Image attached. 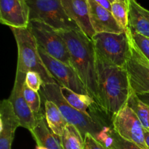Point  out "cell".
Returning <instances> with one entry per match:
<instances>
[{
	"label": "cell",
	"mask_w": 149,
	"mask_h": 149,
	"mask_svg": "<svg viewBox=\"0 0 149 149\" xmlns=\"http://www.w3.org/2000/svg\"><path fill=\"white\" fill-rule=\"evenodd\" d=\"M127 105L133 110L145 130L149 132V106L140 99L133 91L127 101Z\"/></svg>",
	"instance_id": "7402d4cb"
},
{
	"label": "cell",
	"mask_w": 149,
	"mask_h": 149,
	"mask_svg": "<svg viewBox=\"0 0 149 149\" xmlns=\"http://www.w3.org/2000/svg\"><path fill=\"white\" fill-rule=\"evenodd\" d=\"M84 149H107L92 134L87 133L84 135Z\"/></svg>",
	"instance_id": "4316f807"
},
{
	"label": "cell",
	"mask_w": 149,
	"mask_h": 149,
	"mask_svg": "<svg viewBox=\"0 0 149 149\" xmlns=\"http://www.w3.org/2000/svg\"><path fill=\"white\" fill-rule=\"evenodd\" d=\"M17 46V71L27 74L34 71L40 75L43 84L58 83L44 64L36 39L29 28H11Z\"/></svg>",
	"instance_id": "277c9868"
},
{
	"label": "cell",
	"mask_w": 149,
	"mask_h": 149,
	"mask_svg": "<svg viewBox=\"0 0 149 149\" xmlns=\"http://www.w3.org/2000/svg\"><path fill=\"white\" fill-rule=\"evenodd\" d=\"M58 31L68 47L71 66L79 76L89 95L98 105L97 61L93 40L80 29Z\"/></svg>",
	"instance_id": "7a4b0ae2"
},
{
	"label": "cell",
	"mask_w": 149,
	"mask_h": 149,
	"mask_svg": "<svg viewBox=\"0 0 149 149\" xmlns=\"http://www.w3.org/2000/svg\"><path fill=\"white\" fill-rule=\"evenodd\" d=\"M28 28L36 39L38 46L52 58L71 65L68 47L58 31L37 20H30Z\"/></svg>",
	"instance_id": "52a82bcc"
},
{
	"label": "cell",
	"mask_w": 149,
	"mask_h": 149,
	"mask_svg": "<svg viewBox=\"0 0 149 149\" xmlns=\"http://www.w3.org/2000/svg\"><path fill=\"white\" fill-rule=\"evenodd\" d=\"M127 31L138 49L149 61V38L131 31L129 28Z\"/></svg>",
	"instance_id": "d4e9b609"
},
{
	"label": "cell",
	"mask_w": 149,
	"mask_h": 149,
	"mask_svg": "<svg viewBox=\"0 0 149 149\" xmlns=\"http://www.w3.org/2000/svg\"><path fill=\"white\" fill-rule=\"evenodd\" d=\"M112 15L117 23L125 31L128 26V3L123 1H115L111 3Z\"/></svg>",
	"instance_id": "603a6c76"
},
{
	"label": "cell",
	"mask_w": 149,
	"mask_h": 149,
	"mask_svg": "<svg viewBox=\"0 0 149 149\" xmlns=\"http://www.w3.org/2000/svg\"><path fill=\"white\" fill-rule=\"evenodd\" d=\"M41 89L45 100L54 102L58 106L67 122L77 127L84 138L87 133L92 134L96 138L105 127L111 125L108 124L103 116H92L80 111L68 104L61 94V86L58 83L43 84Z\"/></svg>",
	"instance_id": "3957f363"
},
{
	"label": "cell",
	"mask_w": 149,
	"mask_h": 149,
	"mask_svg": "<svg viewBox=\"0 0 149 149\" xmlns=\"http://www.w3.org/2000/svg\"><path fill=\"white\" fill-rule=\"evenodd\" d=\"M93 1L109 11H111V2L110 1V0H93Z\"/></svg>",
	"instance_id": "83f0119b"
},
{
	"label": "cell",
	"mask_w": 149,
	"mask_h": 149,
	"mask_svg": "<svg viewBox=\"0 0 149 149\" xmlns=\"http://www.w3.org/2000/svg\"><path fill=\"white\" fill-rule=\"evenodd\" d=\"M125 1V2H127V3L129 2V0H110V1L111 3L113 2V1Z\"/></svg>",
	"instance_id": "4dcf8cb0"
},
{
	"label": "cell",
	"mask_w": 149,
	"mask_h": 149,
	"mask_svg": "<svg viewBox=\"0 0 149 149\" xmlns=\"http://www.w3.org/2000/svg\"><path fill=\"white\" fill-rule=\"evenodd\" d=\"M128 26L131 31L149 38V10L136 0L128 2Z\"/></svg>",
	"instance_id": "ac0fdd59"
},
{
	"label": "cell",
	"mask_w": 149,
	"mask_h": 149,
	"mask_svg": "<svg viewBox=\"0 0 149 149\" xmlns=\"http://www.w3.org/2000/svg\"><path fill=\"white\" fill-rule=\"evenodd\" d=\"M138 97H140L141 100L144 102L145 103H146L147 105L149 106V94H146V95H138Z\"/></svg>",
	"instance_id": "f1b7e54d"
},
{
	"label": "cell",
	"mask_w": 149,
	"mask_h": 149,
	"mask_svg": "<svg viewBox=\"0 0 149 149\" xmlns=\"http://www.w3.org/2000/svg\"><path fill=\"white\" fill-rule=\"evenodd\" d=\"M87 1L90 6V20L95 33H122L126 31L115 20L111 12L99 5L93 0Z\"/></svg>",
	"instance_id": "9a60e30c"
},
{
	"label": "cell",
	"mask_w": 149,
	"mask_h": 149,
	"mask_svg": "<svg viewBox=\"0 0 149 149\" xmlns=\"http://www.w3.org/2000/svg\"><path fill=\"white\" fill-rule=\"evenodd\" d=\"M26 74L16 71L14 86L11 92L9 100L13 105L16 116L20 121V127L32 130L36 124V114L31 110L26 103L23 93Z\"/></svg>",
	"instance_id": "8fae6325"
},
{
	"label": "cell",
	"mask_w": 149,
	"mask_h": 149,
	"mask_svg": "<svg viewBox=\"0 0 149 149\" xmlns=\"http://www.w3.org/2000/svg\"><path fill=\"white\" fill-rule=\"evenodd\" d=\"M62 4L68 17L74 20L80 30L90 39L95 34L91 23L90 6L87 0H62Z\"/></svg>",
	"instance_id": "5bb4252c"
},
{
	"label": "cell",
	"mask_w": 149,
	"mask_h": 149,
	"mask_svg": "<svg viewBox=\"0 0 149 149\" xmlns=\"http://www.w3.org/2000/svg\"><path fill=\"white\" fill-rule=\"evenodd\" d=\"M92 40L96 55L111 65L125 68L131 53L130 39L127 31L95 33Z\"/></svg>",
	"instance_id": "5b68a950"
},
{
	"label": "cell",
	"mask_w": 149,
	"mask_h": 149,
	"mask_svg": "<svg viewBox=\"0 0 149 149\" xmlns=\"http://www.w3.org/2000/svg\"><path fill=\"white\" fill-rule=\"evenodd\" d=\"M98 106L111 118L127 104L132 90L126 68L110 64L96 55Z\"/></svg>",
	"instance_id": "6da1fadb"
},
{
	"label": "cell",
	"mask_w": 149,
	"mask_h": 149,
	"mask_svg": "<svg viewBox=\"0 0 149 149\" xmlns=\"http://www.w3.org/2000/svg\"><path fill=\"white\" fill-rule=\"evenodd\" d=\"M26 84L31 90L39 92L42 88L43 81L38 73L29 71L26 75Z\"/></svg>",
	"instance_id": "484cf974"
},
{
	"label": "cell",
	"mask_w": 149,
	"mask_h": 149,
	"mask_svg": "<svg viewBox=\"0 0 149 149\" xmlns=\"http://www.w3.org/2000/svg\"><path fill=\"white\" fill-rule=\"evenodd\" d=\"M144 135H145L146 143L147 146H148V148L149 149V132L145 130V134H144Z\"/></svg>",
	"instance_id": "f546056e"
},
{
	"label": "cell",
	"mask_w": 149,
	"mask_h": 149,
	"mask_svg": "<svg viewBox=\"0 0 149 149\" xmlns=\"http://www.w3.org/2000/svg\"><path fill=\"white\" fill-rule=\"evenodd\" d=\"M36 125L30 132L38 146L47 149H63L60 137L55 135L47 125L45 116L39 113L36 114Z\"/></svg>",
	"instance_id": "e0dca14e"
},
{
	"label": "cell",
	"mask_w": 149,
	"mask_h": 149,
	"mask_svg": "<svg viewBox=\"0 0 149 149\" xmlns=\"http://www.w3.org/2000/svg\"><path fill=\"white\" fill-rule=\"evenodd\" d=\"M20 127L13 105L9 99L1 100L0 105V149H11L15 132Z\"/></svg>",
	"instance_id": "4fadbf2b"
},
{
	"label": "cell",
	"mask_w": 149,
	"mask_h": 149,
	"mask_svg": "<svg viewBox=\"0 0 149 149\" xmlns=\"http://www.w3.org/2000/svg\"><path fill=\"white\" fill-rule=\"evenodd\" d=\"M0 21L10 28L29 27L30 9L26 0H0Z\"/></svg>",
	"instance_id": "7c38bea8"
},
{
	"label": "cell",
	"mask_w": 149,
	"mask_h": 149,
	"mask_svg": "<svg viewBox=\"0 0 149 149\" xmlns=\"http://www.w3.org/2000/svg\"><path fill=\"white\" fill-rule=\"evenodd\" d=\"M96 139L107 149H143L134 143L122 138L112 126L104 128Z\"/></svg>",
	"instance_id": "ffe728a7"
},
{
	"label": "cell",
	"mask_w": 149,
	"mask_h": 149,
	"mask_svg": "<svg viewBox=\"0 0 149 149\" xmlns=\"http://www.w3.org/2000/svg\"><path fill=\"white\" fill-rule=\"evenodd\" d=\"M23 93L25 100H26L27 104L29 105L31 110L35 114L40 113L41 97L39 93L31 90L30 87H28L27 84H26V81H25L24 85H23Z\"/></svg>",
	"instance_id": "cb8c5ba5"
},
{
	"label": "cell",
	"mask_w": 149,
	"mask_h": 149,
	"mask_svg": "<svg viewBox=\"0 0 149 149\" xmlns=\"http://www.w3.org/2000/svg\"><path fill=\"white\" fill-rule=\"evenodd\" d=\"M30 9V20H37L57 31L79 29L65 13L62 0H26Z\"/></svg>",
	"instance_id": "8992f818"
},
{
	"label": "cell",
	"mask_w": 149,
	"mask_h": 149,
	"mask_svg": "<svg viewBox=\"0 0 149 149\" xmlns=\"http://www.w3.org/2000/svg\"><path fill=\"white\" fill-rule=\"evenodd\" d=\"M36 149H47V148H44V147H42V146H36Z\"/></svg>",
	"instance_id": "1f68e13d"
},
{
	"label": "cell",
	"mask_w": 149,
	"mask_h": 149,
	"mask_svg": "<svg viewBox=\"0 0 149 149\" xmlns=\"http://www.w3.org/2000/svg\"><path fill=\"white\" fill-rule=\"evenodd\" d=\"M128 33L131 44V53L125 68L128 74L132 91L138 95L149 94V61L141 53Z\"/></svg>",
	"instance_id": "9c48e42d"
},
{
	"label": "cell",
	"mask_w": 149,
	"mask_h": 149,
	"mask_svg": "<svg viewBox=\"0 0 149 149\" xmlns=\"http://www.w3.org/2000/svg\"><path fill=\"white\" fill-rule=\"evenodd\" d=\"M60 138L63 149H84V137L79 130L71 124H68Z\"/></svg>",
	"instance_id": "44dd1931"
},
{
	"label": "cell",
	"mask_w": 149,
	"mask_h": 149,
	"mask_svg": "<svg viewBox=\"0 0 149 149\" xmlns=\"http://www.w3.org/2000/svg\"><path fill=\"white\" fill-rule=\"evenodd\" d=\"M113 129L124 139L143 149H148L145 141V129L137 115L127 104L111 118Z\"/></svg>",
	"instance_id": "ba28073f"
},
{
	"label": "cell",
	"mask_w": 149,
	"mask_h": 149,
	"mask_svg": "<svg viewBox=\"0 0 149 149\" xmlns=\"http://www.w3.org/2000/svg\"><path fill=\"white\" fill-rule=\"evenodd\" d=\"M45 119L48 127L55 135L61 137L68 122L64 117L58 106L54 102L45 100Z\"/></svg>",
	"instance_id": "d6986e66"
},
{
	"label": "cell",
	"mask_w": 149,
	"mask_h": 149,
	"mask_svg": "<svg viewBox=\"0 0 149 149\" xmlns=\"http://www.w3.org/2000/svg\"><path fill=\"white\" fill-rule=\"evenodd\" d=\"M61 92L68 104L74 109L92 116H103L101 112L104 111L90 95L79 94L63 86H61Z\"/></svg>",
	"instance_id": "2e32d148"
},
{
	"label": "cell",
	"mask_w": 149,
	"mask_h": 149,
	"mask_svg": "<svg viewBox=\"0 0 149 149\" xmlns=\"http://www.w3.org/2000/svg\"><path fill=\"white\" fill-rule=\"evenodd\" d=\"M39 51L44 64L60 86L67 87L79 94L89 95L85 85L71 65L52 58L40 47Z\"/></svg>",
	"instance_id": "30bf717a"
}]
</instances>
